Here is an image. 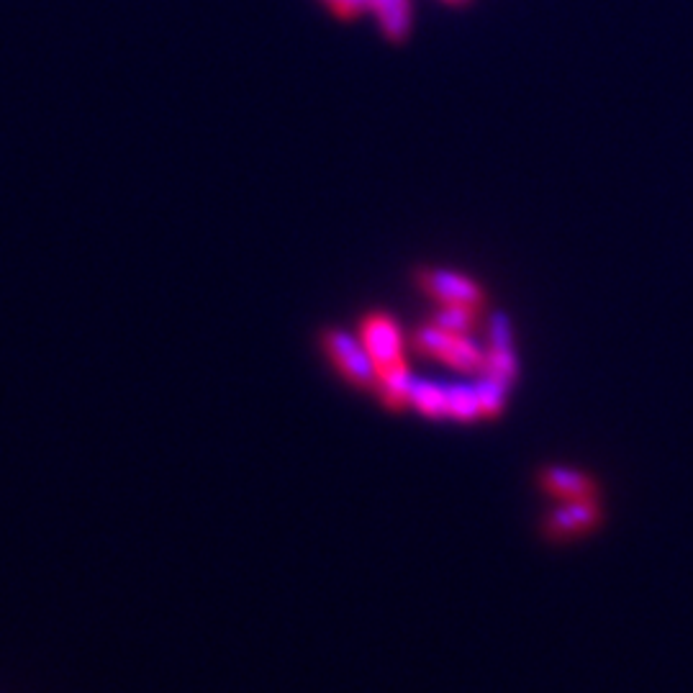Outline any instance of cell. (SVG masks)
<instances>
[{
    "mask_svg": "<svg viewBox=\"0 0 693 693\" xmlns=\"http://www.w3.org/2000/svg\"><path fill=\"white\" fill-rule=\"evenodd\" d=\"M362 347L370 355L378 378L393 373L398 368H406L403 360V342L396 321L388 314H370L360 324Z\"/></svg>",
    "mask_w": 693,
    "mask_h": 693,
    "instance_id": "6da1fadb",
    "label": "cell"
},
{
    "mask_svg": "<svg viewBox=\"0 0 693 693\" xmlns=\"http://www.w3.org/2000/svg\"><path fill=\"white\" fill-rule=\"evenodd\" d=\"M321 344H324L326 355L334 360L339 373L350 383H355L357 388H365V391H378V373H375L373 360L365 352V347H360L350 334L329 329L321 337Z\"/></svg>",
    "mask_w": 693,
    "mask_h": 693,
    "instance_id": "7a4b0ae2",
    "label": "cell"
},
{
    "mask_svg": "<svg viewBox=\"0 0 693 693\" xmlns=\"http://www.w3.org/2000/svg\"><path fill=\"white\" fill-rule=\"evenodd\" d=\"M604 519L599 498H581V501H565L563 506L552 509L542 522V529L550 539H573L596 529Z\"/></svg>",
    "mask_w": 693,
    "mask_h": 693,
    "instance_id": "3957f363",
    "label": "cell"
},
{
    "mask_svg": "<svg viewBox=\"0 0 693 693\" xmlns=\"http://www.w3.org/2000/svg\"><path fill=\"white\" fill-rule=\"evenodd\" d=\"M416 280L424 291L439 303H462V306L480 308L486 301V293L480 291L473 280L455 273H439V270H419Z\"/></svg>",
    "mask_w": 693,
    "mask_h": 693,
    "instance_id": "277c9868",
    "label": "cell"
},
{
    "mask_svg": "<svg viewBox=\"0 0 693 693\" xmlns=\"http://www.w3.org/2000/svg\"><path fill=\"white\" fill-rule=\"evenodd\" d=\"M539 486L560 501H581V498L599 496V486L591 475L570 468L539 470Z\"/></svg>",
    "mask_w": 693,
    "mask_h": 693,
    "instance_id": "5b68a950",
    "label": "cell"
},
{
    "mask_svg": "<svg viewBox=\"0 0 693 693\" xmlns=\"http://www.w3.org/2000/svg\"><path fill=\"white\" fill-rule=\"evenodd\" d=\"M434 324L450 334H470L478 329V308L462 303H442V311L434 316Z\"/></svg>",
    "mask_w": 693,
    "mask_h": 693,
    "instance_id": "8992f818",
    "label": "cell"
},
{
    "mask_svg": "<svg viewBox=\"0 0 693 693\" xmlns=\"http://www.w3.org/2000/svg\"><path fill=\"white\" fill-rule=\"evenodd\" d=\"M442 360L450 362L452 368L462 370V373H475V370H483L486 355H483L470 339H465V334H455Z\"/></svg>",
    "mask_w": 693,
    "mask_h": 693,
    "instance_id": "52a82bcc",
    "label": "cell"
},
{
    "mask_svg": "<svg viewBox=\"0 0 693 693\" xmlns=\"http://www.w3.org/2000/svg\"><path fill=\"white\" fill-rule=\"evenodd\" d=\"M409 401H414L416 409L427 416L447 414V388H439L434 383H411Z\"/></svg>",
    "mask_w": 693,
    "mask_h": 693,
    "instance_id": "ba28073f",
    "label": "cell"
},
{
    "mask_svg": "<svg viewBox=\"0 0 693 693\" xmlns=\"http://www.w3.org/2000/svg\"><path fill=\"white\" fill-rule=\"evenodd\" d=\"M452 337L455 334L445 332L442 326L432 324V326H421V329H416L414 332V347L421 352V355L434 357V360H442L447 352V347H450Z\"/></svg>",
    "mask_w": 693,
    "mask_h": 693,
    "instance_id": "9c48e42d",
    "label": "cell"
},
{
    "mask_svg": "<svg viewBox=\"0 0 693 693\" xmlns=\"http://www.w3.org/2000/svg\"><path fill=\"white\" fill-rule=\"evenodd\" d=\"M447 414L462 421L475 419L480 414L475 388H468V385H452V388H447Z\"/></svg>",
    "mask_w": 693,
    "mask_h": 693,
    "instance_id": "30bf717a",
    "label": "cell"
},
{
    "mask_svg": "<svg viewBox=\"0 0 693 693\" xmlns=\"http://www.w3.org/2000/svg\"><path fill=\"white\" fill-rule=\"evenodd\" d=\"M483 375H491V378L501 380V383H511L516 375V357L509 347H493L491 352L483 360Z\"/></svg>",
    "mask_w": 693,
    "mask_h": 693,
    "instance_id": "8fae6325",
    "label": "cell"
},
{
    "mask_svg": "<svg viewBox=\"0 0 693 693\" xmlns=\"http://www.w3.org/2000/svg\"><path fill=\"white\" fill-rule=\"evenodd\" d=\"M504 388H506V383H501V380L491 378V375H483L480 385H478V388H475V393H478L480 414H483V416H498V414H501V409H504Z\"/></svg>",
    "mask_w": 693,
    "mask_h": 693,
    "instance_id": "7c38bea8",
    "label": "cell"
},
{
    "mask_svg": "<svg viewBox=\"0 0 693 693\" xmlns=\"http://www.w3.org/2000/svg\"><path fill=\"white\" fill-rule=\"evenodd\" d=\"M378 16L385 34L391 36L393 42H403V39H406V31H409V11H403V8H380Z\"/></svg>",
    "mask_w": 693,
    "mask_h": 693,
    "instance_id": "4fadbf2b",
    "label": "cell"
},
{
    "mask_svg": "<svg viewBox=\"0 0 693 693\" xmlns=\"http://www.w3.org/2000/svg\"><path fill=\"white\" fill-rule=\"evenodd\" d=\"M491 339L493 347H509V321H506L504 314H496L491 321Z\"/></svg>",
    "mask_w": 693,
    "mask_h": 693,
    "instance_id": "5bb4252c",
    "label": "cell"
},
{
    "mask_svg": "<svg viewBox=\"0 0 693 693\" xmlns=\"http://www.w3.org/2000/svg\"><path fill=\"white\" fill-rule=\"evenodd\" d=\"M329 6H332V11L337 13L339 18H352L357 16L362 8H370V3L368 0H332Z\"/></svg>",
    "mask_w": 693,
    "mask_h": 693,
    "instance_id": "9a60e30c",
    "label": "cell"
},
{
    "mask_svg": "<svg viewBox=\"0 0 693 693\" xmlns=\"http://www.w3.org/2000/svg\"><path fill=\"white\" fill-rule=\"evenodd\" d=\"M380 8H403V11H409L411 6H409V0H380Z\"/></svg>",
    "mask_w": 693,
    "mask_h": 693,
    "instance_id": "2e32d148",
    "label": "cell"
},
{
    "mask_svg": "<svg viewBox=\"0 0 693 693\" xmlns=\"http://www.w3.org/2000/svg\"><path fill=\"white\" fill-rule=\"evenodd\" d=\"M368 3H370V8H373V11H378L380 8V0H368Z\"/></svg>",
    "mask_w": 693,
    "mask_h": 693,
    "instance_id": "e0dca14e",
    "label": "cell"
},
{
    "mask_svg": "<svg viewBox=\"0 0 693 693\" xmlns=\"http://www.w3.org/2000/svg\"><path fill=\"white\" fill-rule=\"evenodd\" d=\"M326 3H332V0H326Z\"/></svg>",
    "mask_w": 693,
    "mask_h": 693,
    "instance_id": "ac0fdd59",
    "label": "cell"
}]
</instances>
